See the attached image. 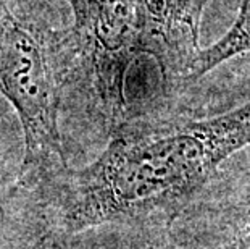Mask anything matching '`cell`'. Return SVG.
I'll return each instance as SVG.
<instances>
[{
    "mask_svg": "<svg viewBox=\"0 0 250 249\" xmlns=\"http://www.w3.org/2000/svg\"><path fill=\"white\" fill-rule=\"evenodd\" d=\"M153 249H250V172L220 175Z\"/></svg>",
    "mask_w": 250,
    "mask_h": 249,
    "instance_id": "4",
    "label": "cell"
},
{
    "mask_svg": "<svg viewBox=\"0 0 250 249\" xmlns=\"http://www.w3.org/2000/svg\"><path fill=\"white\" fill-rule=\"evenodd\" d=\"M28 249H81V240H78V238H66L52 231H45Z\"/></svg>",
    "mask_w": 250,
    "mask_h": 249,
    "instance_id": "8",
    "label": "cell"
},
{
    "mask_svg": "<svg viewBox=\"0 0 250 249\" xmlns=\"http://www.w3.org/2000/svg\"><path fill=\"white\" fill-rule=\"evenodd\" d=\"M66 2L70 24L55 26L52 33L65 81V102L74 96L87 104L108 139L129 120L131 78L137 71L162 68L147 54L139 0Z\"/></svg>",
    "mask_w": 250,
    "mask_h": 249,
    "instance_id": "3",
    "label": "cell"
},
{
    "mask_svg": "<svg viewBox=\"0 0 250 249\" xmlns=\"http://www.w3.org/2000/svg\"><path fill=\"white\" fill-rule=\"evenodd\" d=\"M244 52H250V0H241L236 21L220 41L208 47H202L190 70L189 83L194 84L218 65Z\"/></svg>",
    "mask_w": 250,
    "mask_h": 249,
    "instance_id": "7",
    "label": "cell"
},
{
    "mask_svg": "<svg viewBox=\"0 0 250 249\" xmlns=\"http://www.w3.org/2000/svg\"><path fill=\"white\" fill-rule=\"evenodd\" d=\"M45 0H0V97L24 139L21 180L34 188L68 165L62 136L65 81Z\"/></svg>",
    "mask_w": 250,
    "mask_h": 249,
    "instance_id": "2",
    "label": "cell"
},
{
    "mask_svg": "<svg viewBox=\"0 0 250 249\" xmlns=\"http://www.w3.org/2000/svg\"><path fill=\"white\" fill-rule=\"evenodd\" d=\"M207 2L139 0L147 54L162 68L176 96L190 86V70L202 50L200 17Z\"/></svg>",
    "mask_w": 250,
    "mask_h": 249,
    "instance_id": "5",
    "label": "cell"
},
{
    "mask_svg": "<svg viewBox=\"0 0 250 249\" xmlns=\"http://www.w3.org/2000/svg\"><path fill=\"white\" fill-rule=\"evenodd\" d=\"M23 158L21 125L0 99V249H28L44 235L37 198L21 180Z\"/></svg>",
    "mask_w": 250,
    "mask_h": 249,
    "instance_id": "6",
    "label": "cell"
},
{
    "mask_svg": "<svg viewBox=\"0 0 250 249\" xmlns=\"http://www.w3.org/2000/svg\"><path fill=\"white\" fill-rule=\"evenodd\" d=\"M250 146V100L205 118L173 112L126 121L99 157L66 167L33 191L44 233L78 238L102 226L163 233Z\"/></svg>",
    "mask_w": 250,
    "mask_h": 249,
    "instance_id": "1",
    "label": "cell"
}]
</instances>
